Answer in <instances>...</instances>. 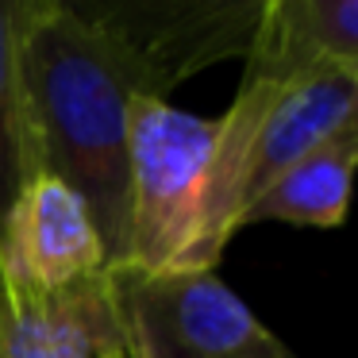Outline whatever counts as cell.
<instances>
[{
    "instance_id": "3",
    "label": "cell",
    "mask_w": 358,
    "mask_h": 358,
    "mask_svg": "<svg viewBox=\"0 0 358 358\" xmlns=\"http://www.w3.org/2000/svg\"><path fill=\"white\" fill-rule=\"evenodd\" d=\"M216 139V201L227 235L247 208L304 155L358 127V70L331 66L293 85L239 81Z\"/></svg>"
},
{
    "instance_id": "6",
    "label": "cell",
    "mask_w": 358,
    "mask_h": 358,
    "mask_svg": "<svg viewBox=\"0 0 358 358\" xmlns=\"http://www.w3.org/2000/svg\"><path fill=\"white\" fill-rule=\"evenodd\" d=\"M108 266V250L89 204L43 170L16 196L0 231V281L35 296H55Z\"/></svg>"
},
{
    "instance_id": "11",
    "label": "cell",
    "mask_w": 358,
    "mask_h": 358,
    "mask_svg": "<svg viewBox=\"0 0 358 358\" xmlns=\"http://www.w3.org/2000/svg\"><path fill=\"white\" fill-rule=\"evenodd\" d=\"M96 358H139L135 355V347H131V339L127 343H116V347H108V350H101Z\"/></svg>"
},
{
    "instance_id": "9",
    "label": "cell",
    "mask_w": 358,
    "mask_h": 358,
    "mask_svg": "<svg viewBox=\"0 0 358 358\" xmlns=\"http://www.w3.org/2000/svg\"><path fill=\"white\" fill-rule=\"evenodd\" d=\"M358 162V127L327 139L296 166H289L262 196L247 208V224H296V227H339L347 220L350 178Z\"/></svg>"
},
{
    "instance_id": "2",
    "label": "cell",
    "mask_w": 358,
    "mask_h": 358,
    "mask_svg": "<svg viewBox=\"0 0 358 358\" xmlns=\"http://www.w3.org/2000/svg\"><path fill=\"white\" fill-rule=\"evenodd\" d=\"M220 120L158 96L127 108V255L139 273L216 270L231 243L216 201Z\"/></svg>"
},
{
    "instance_id": "7",
    "label": "cell",
    "mask_w": 358,
    "mask_h": 358,
    "mask_svg": "<svg viewBox=\"0 0 358 358\" xmlns=\"http://www.w3.org/2000/svg\"><path fill=\"white\" fill-rule=\"evenodd\" d=\"M127 343L108 270L55 296L0 281V358H96Z\"/></svg>"
},
{
    "instance_id": "10",
    "label": "cell",
    "mask_w": 358,
    "mask_h": 358,
    "mask_svg": "<svg viewBox=\"0 0 358 358\" xmlns=\"http://www.w3.org/2000/svg\"><path fill=\"white\" fill-rule=\"evenodd\" d=\"M24 20L27 0H0V231L16 196L43 173L31 104H27L24 73H20Z\"/></svg>"
},
{
    "instance_id": "5",
    "label": "cell",
    "mask_w": 358,
    "mask_h": 358,
    "mask_svg": "<svg viewBox=\"0 0 358 358\" xmlns=\"http://www.w3.org/2000/svg\"><path fill=\"white\" fill-rule=\"evenodd\" d=\"M124 55L139 96L166 101L204 66L247 55L262 0H73Z\"/></svg>"
},
{
    "instance_id": "1",
    "label": "cell",
    "mask_w": 358,
    "mask_h": 358,
    "mask_svg": "<svg viewBox=\"0 0 358 358\" xmlns=\"http://www.w3.org/2000/svg\"><path fill=\"white\" fill-rule=\"evenodd\" d=\"M20 73L43 170L93 212L108 266L127 255V108L139 96L116 43L73 0H27Z\"/></svg>"
},
{
    "instance_id": "4",
    "label": "cell",
    "mask_w": 358,
    "mask_h": 358,
    "mask_svg": "<svg viewBox=\"0 0 358 358\" xmlns=\"http://www.w3.org/2000/svg\"><path fill=\"white\" fill-rule=\"evenodd\" d=\"M139 358H301L250 312L216 270L139 273L104 266Z\"/></svg>"
},
{
    "instance_id": "8",
    "label": "cell",
    "mask_w": 358,
    "mask_h": 358,
    "mask_svg": "<svg viewBox=\"0 0 358 358\" xmlns=\"http://www.w3.org/2000/svg\"><path fill=\"white\" fill-rule=\"evenodd\" d=\"M243 81L293 85L316 70H358V0H262Z\"/></svg>"
}]
</instances>
